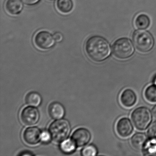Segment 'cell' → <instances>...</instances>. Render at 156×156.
<instances>
[{"label":"cell","instance_id":"obj_1","mask_svg":"<svg viewBox=\"0 0 156 156\" xmlns=\"http://www.w3.org/2000/svg\"><path fill=\"white\" fill-rule=\"evenodd\" d=\"M85 49L89 58L97 62L105 60L111 53L109 43L99 36H93L89 38L86 44Z\"/></svg>","mask_w":156,"mask_h":156},{"label":"cell","instance_id":"obj_24","mask_svg":"<svg viewBox=\"0 0 156 156\" xmlns=\"http://www.w3.org/2000/svg\"><path fill=\"white\" fill-rule=\"evenodd\" d=\"M54 38L55 40L57 42H60L62 40L63 36L62 34L60 33L57 32L54 35Z\"/></svg>","mask_w":156,"mask_h":156},{"label":"cell","instance_id":"obj_18","mask_svg":"<svg viewBox=\"0 0 156 156\" xmlns=\"http://www.w3.org/2000/svg\"><path fill=\"white\" fill-rule=\"evenodd\" d=\"M144 96L151 103H156V85L152 84L146 87L144 91Z\"/></svg>","mask_w":156,"mask_h":156},{"label":"cell","instance_id":"obj_11","mask_svg":"<svg viewBox=\"0 0 156 156\" xmlns=\"http://www.w3.org/2000/svg\"><path fill=\"white\" fill-rule=\"evenodd\" d=\"M137 101L136 93L131 89H126L121 93L120 101L122 105L126 108L133 107Z\"/></svg>","mask_w":156,"mask_h":156},{"label":"cell","instance_id":"obj_16","mask_svg":"<svg viewBox=\"0 0 156 156\" xmlns=\"http://www.w3.org/2000/svg\"><path fill=\"white\" fill-rule=\"evenodd\" d=\"M41 96L36 92L29 93L26 95L25 101L27 105L32 106H38L41 102Z\"/></svg>","mask_w":156,"mask_h":156},{"label":"cell","instance_id":"obj_17","mask_svg":"<svg viewBox=\"0 0 156 156\" xmlns=\"http://www.w3.org/2000/svg\"><path fill=\"white\" fill-rule=\"evenodd\" d=\"M73 2L72 0H58L57 8L62 13H67L73 9Z\"/></svg>","mask_w":156,"mask_h":156},{"label":"cell","instance_id":"obj_12","mask_svg":"<svg viewBox=\"0 0 156 156\" xmlns=\"http://www.w3.org/2000/svg\"><path fill=\"white\" fill-rule=\"evenodd\" d=\"M147 138L144 133H135L131 138V143L134 148L143 150L148 141Z\"/></svg>","mask_w":156,"mask_h":156},{"label":"cell","instance_id":"obj_5","mask_svg":"<svg viewBox=\"0 0 156 156\" xmlns=\"http://www.w3.org/2000/svg\"><path fill=\"white\" fill-rule=\"evenodd\" d=\"M131 119L136 127L140 130H144L149 126L152 119L151 112L148 108L140 107L133 110Z\"/></svg>","mask_w":156,"mask_h":156},{"label":"cell","instance_id":"obj_8","mask_svg":"<svg viewBox=\"0 0 156 156\" xmlns=\"http://www.w3.org/2000/svg\"><path fill=\"white\" fill-rule=\"evenodd\" d=\"M118 135L123 138L130 136L133 131V127L130 120L127 118L123 117L119 119L116 125Z\"/></svg>","mask_w":156,"mask_h":156},{"label":"cell","instance_id":"obj_4","mask_svg":"<svg viewBox=\"0 0 156 156\" xmlns=\"http://www.w3.org/2000/svg\"><path fill=\"white\" fill-rule=\"evenodd\" d=\"M113 54L117 58L126 59L132 56L134 48L131 41L127 38H120L115 41L112 47Z\"/></svg>","mask_w":156,"mask_h":156},{"label":"cell","instance_id":"obj_19","mask_svg":"<svg viewBox=\"0 0 156 156\" xmlns=\"http://www.w3.org/2000/svg\"><path fill=\"white\" fill-rule=\"evenodd\" d=\"M76 145L72 139H67L62 142L61 149L65 153H70L73 152L76 147Z\"/></svg>","mask_w":156,"mask_h":156},{"label":"cell","instance_id":"obj_22","mask_svg":"<svg viewBox=\"0 0 156 156\" xmlns=\"http://www.w3.org/2000/svg\"><path fill=\"white\" fill-rule=\"evenodd\" d=\"M147 135L150 140H156V121L153 122L149 127Z\"/></svg>","mask_w":156,"mask_h":156},{"label":"cell","instance_id":"obj_10","mask_svg":"<svg viewBox=\"0 0 156 156\" xmlns=\"http://www.w3.org/2000/svg\"><path fill=\"white\" fill-rule=\"evenodd\" d=\"M41 132L38 128L32 127L24 130L23 138L24 141L29 145H36L41 140Z\"/></svg>","mask_w":156,"mask_h":156},{"label":"cell","instance_id":"obj_7","mask_svg":"<svg viewBox=\"0 0 156 156\" xmlns=\"http://www.w3.org/2000/svg\"><path fill=\"white\" fill-rule=\"evenodd\" d=\"M22 121L27 126L35 125L39 121L40 113L36 108L27 107L22 111L21 114Z\"/></svg>","mask_w":156,"mask_h":156},{"label":"cell","instance_id":"obj_21","mask_svg":"<svg viewBox=\"0 0 156 156\" xmlns=\"http://www.w3.org/2000/svg\"><path fill=\"white\" fill-rule=\"evenodd\" d=\"M82 153L84 156H95L97 153V150L93 145H89L83 150Z\"/></svg>","mask_w":156,"mask_h":156},{"label":"cell","instance_id":"obj_15","mask_svg":"<svg viewBox=\"0 0 156 156\" xmlns=\"http://www.w3.org/2000/svg\"><path fill=\"white\" fill-rule=\"evenodd\" d=\"M135 25L138 29L144 30L147 29L150 25V19L147 15L140 14L137 16L135 20Z\"/></svg>","mask_w":156,"mask_h":156},{"label":"cell","instance_id":"obj_9","mask_svg":"<svg viewBox=\"0 0 156 156\" xmlns=\"http://www.w3.org/2000/svg\"><path fill=\"white\" fill-rule=\"evenodd\" d=\"M91 137V134L87 129L79 128L73 133L72 140L76 147H82L89 142Z\"/></svg>","mask_w":156,"mask_h":156},{"label":"cell","instance_id":"obj_20","mask_svg":"<svg viewBox=\"0 0 156 156\" xmlns=\"http://www.w3.org/2000/svg\"><path fill=\"white\" fill-rule=\"evenodd\" d=\"M143 150L145 155H156V140H149Z\"/></svg>","mask_w":156,"mask_h":156},{"label":"cell","instance_id":"obj_6","mask_svg":"<svg viewBox=\"0 0 156 156\" xmlns=\"http://www.w3.org/2000/svg\"><path fill=\"white\" fill-rule=\"evenodd\" d=\"M34 42L36 46L40 49L47 50L53 46L55 39L50 33L42 31L39 32L35 35Z\"/></svg>","mask_w":156,"mask_h":156},{"label":"cell","instance_id":"obj_25","mask_svg":"<svg viewBox=\"0 0 156 156\" xmlns=\"http://www.w3.org/2000/svg\"><path fill=\"white\" fill-rule=\"evenodd\" d=\"M24 3L28 5H33V4H36L39 0H22Z\"/></svg>","mask_w":156,"mask_h":156},{"label":"cell","instance_id":"obj_2","mask_svg":"<svg viewBox=\"0 0 156 156\" xmlns=\"http://www.w3.org/2000/svg\"><path fill=\"white\" fill-rule=\"evenodd\" d=\"M132 40L137 50L141 52H148L154 46V38L152 34L147 31H135L132 35Z\"/></svg>","mask_w":156,"mask_h":156},{"label":"cell","instance_id":"obj_14","mask_svg":"<svg viewBox=\"0 0 156 156\" xmlns=\"http://www.w3.org/2000/svg\"><path fill=\"white\" fill-rule=\"evenodd\" d=\"M5 7L9 13L12 15H16L22 10L23 5L20 0H8Z\"/></svg>","mask_w":156,"mask_h":156},{"label":"cell","instance_id":"obj_27","mask_svg":"<svg viewBox=\"0 0 156 156\" xmlns=\"http://www.w3.org/2000/svg\"><path fill=\"white\" fill-rule=\"evenodd\" d=\"M153 83H154V84L156 85V76H155L154 80H153Z\"/></svg>","mask_w":156,"mask_h":156},{"label":"cell","instance_id":"obj_26","mask_svg":"<svg viewBox=\"0 0 156 156\" xmlns=\"http://www.w3.org/2000/svg\"><path fill=\"white\" fill-rule=\"evenodd\" d=\"M152 114L153 115V117L156 119V105L153 107L152 109Z\"/></svg>","mask_w":156,"mask_h":156},{"label":"cell","instance_id":"obj_23","mask_svg":"<svg viewBox=\"0 0 156 156\" xmlns=\"http://www.w3.org/2000/svg\"><path fill=\"white\" fill-rule=\"evenodd\" d=\"M51 134H49L47 131H43L42 132L41 135V140L44 143H48L51 139Z\"/></svg>","mask_w":156,"mask_h":156},{"label":"cell","instance_id":"obj_13","mask_svg":"<svg viewBox=\"0 0 156 156\" xmlns=\"http://www.w3.org/2000/svg\"><path fill=\"white\" fill-rule=\"evenodd\" d=\"M64 108L62 105L58 102H54L51 104L49 107V113L52 118L60 119L65 115Z\"/></svg>","mask_w":156,"mask_h":156},{"label":"cell","instance_id":"obj_3","mask_svg":"<svg viewBox=\"0 0 156 156\" xmlns=\"http://www.w3.org/2000/svg\"><path fill=\"white\" fill-rule=\"evenodd\" d=\"M71 131L70 123L66 119H61L53 122L49 128L52 139L57 142L65 140Z\"/></svg>","mask_w":156,"mask_h":156}]
</instances>
